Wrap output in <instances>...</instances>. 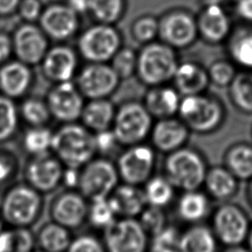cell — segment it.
I'll use <instances>...</instances> for the list:
<instances>
[{
  "label": "cell",
  "mask_w": 252,
  "mask_h": 252,
  "mask_svg": "<svg viewBox=\"0 0 252 252\" xmlns=\"http://www.w3.org/2000/svg\"><path fill=\"white\" fill-rule=\"evenodd\" d=\"M191 131L177 116L157 119L154 122L149 140L159 153L169 154L187 145Z\"/></svg>",
  "instance_id": "17"
},
{
  "label": "cell",
  "mask_w": 252,
  "mask_h": 252,
  "mask_svg": "<svg viewBox=\"0 0 252 252\" xmlns=\"http://www.w3.org/2000/svg\"><path fill=\"white\" fill-rule=\"evenodd\" d=\"M222 252H251L250 249L247 247H243L241 245H234V246H226V248Z\"/></svg>",
  "instance_id": "55"
},
{
  "label": "cell",
  "mask_w": 252,
  "mask_h": 252,
  "mask_svg": "<svg viewBox=\"0 0 252 252\" xmlns=\"http://www.w3.org/2000/svg\"><path fill=\"white\" fill-rule=\"evenodd\" d=\"M138 55L130 48L119 49L112 57L111 67L114 69L120 79H126L132 76L137 69Z\"/></svg>",
  "instance_id": "44"
},
{
  "label": "cell",
  "mask_w": 252,
  "mask_h": 252,
  "mask_svg": "<svg viewBox=\"0 0 252 252\" xmlns=\"http://www.w3.org/2000/svg\"><path fill=\"white\" fill-rule=\"evenodd\" d=\"M208 75L210 81L219 87L229 86L235 77L234 69L228 62L218 61L215 62L209 69Z\"/></svg>",
  "instance_id": "46"
},
{
  "label": "cell",
  "mask_w": 252,
  "mask_h": 252,
  "mask_svg": "<svg viewBox=\"0 0 252 252\" xmlns=\"http://www.w3.org/2000/svg\"><path fill=\"white\" fill-rule=\"evenodd\" d=\"M43 209L44 195L24 180L8 184L0 197V218L9 227L32 228Z\"/></svg>",
  "instance_id": "1"
},
{
  "label": "cell",
  "mask_w": 252,
  "mask_h": 252,
  "mask_svg": "<svg viewBox=\"0 0 252 252\" xmlns=\"http://www.w3.org/2000/svg\"><path fill=\"white\" fill-rule=\"evenodd\" d=\"M80 181V168L64 166L63 175H62V183L65 189H77Z\"/></svg>",
  "instance_id": "50"
},
{
  "label": "cell",
  "mask_w": 252,
  "mask_h": 252,
  "mask_svg": "<svg viewBox=\"0 0 252 252\" xmlns=\"http://www.w3.org/2000/svg\"><path fill=\"white\" fill-rule=\"evenodd\" d=\"M66 252H107L102 238L90 232L73 236Z\"/></svg>",
  "instance_id": "45"
},
{
  "label": "cell",
  "mask_w": 252,
  "mask_h": 252,
  "mask_svg": "<svg viewBox=\"0 0 252 252\" xmlns=\"http://www.w3.org/2000/svg\"><path fill=\"white\" fill-rule=\"evenodd\" d=\"M120 36L109 24H99L89 28L79 38V49L89 61L103 63L112 59L120 47Z\"/></svg>",
  "instance_id": "12"
},
{
  "label": "cell",
  "mask_w": 252,
  "mask_h": 252,
  "mask_svg": "<svg viewBox=\"0 0 252 252\" xmlns=\"http://www.w3.org/2000/svg\"><path fill=\"white\" fill-rule=\"evenodd\" d=\"M223 165L238 179L252 178V145L238 142L230 145L223 154Z\"/></svg>",
  "instance_id": "31"
},
{
  "label": "cell",
  "mask_w": 252,
  "mask_h": 252,
  "mask_svg": "<svg viewBox=\"0 0 252 252\" xmlns=\"http://www.w3.org/2000/svg\"><path fill=\"white\" fill-rule=\"evenodd\" d=\"M89 11L100 23L111 24L122 14L123 0H90Z\"/></svg>",
  "instance_id": "40"
},
{
  "label": "cell",
  "mask_w": 252,
  "mask_h": 252,
  "mask_svg": "<svg viewBox=\"0 0 252 252\" xmlns=\"http://www.w3.org/2000/svg\"><path fill=\"white\" fill-rule=\"evenodd\" d=\"M119 82L120 78L111 66L93 62L80 72L76 86L88 99L108 98L118 88Z\"/></svg>",
  "instance_id": "15"
},
{
  "label": "cell",
  "mask_w": 252,
  "mask_h": 252,
  "mask_svg": "<svg viewBox=\"0 0 252 252\" xmlns=\"http://www.w3.org/2000/svg\"><path fill=\"white\" fill-rule=\"evenodd\" d=\"M50 152L64 166L82 167L96 155L94 134L82 123H60L53 129Z\"/></svg>",
  "instance_id": "2"
},
{
  "label": "cell",
  "mask_w": 252,
  "mask_h": 252,
  "mask_svg": "<svg viewBox=\"0 0 252 252\" xmlns=\"http://www.w3.org/2000/svg\"><path fill=\"white\" fill-rule=\"evenodd\" d=\"M107 252H149L150 235L137 218H117L103 230Z\"/></svg>",
  "instance_id": "10"
},
{
  "label": "cell",
  "mask_w": 252,
  "mask_h": 252,
  "mask_svg": "<svg viewBox=\"0 0 252 252\" xmlns=\"http://www.w3.org/2000/svg\"><path fill=\"white\" fill-rule=\"evenodd\" d=\"M64 164L51 153L27 157L22 167L23 180L43 195L57 190L62 183Z\"/></svg>",
  "instance_id": "11"
},
{
  "label": "cell",
  "mask_w": 252,
  "mask_h": 252,
  "mask_svg": "<svg viewBox=\"0 0 252 252\" xmlns=\"http://www.w3.org/2000/svg\"><path fill=\"white\" fill-rule=\"evenodd\" d=\"M6 227V224L4 223V221L1 220V218H0V233L3 231V229Z\"/></svg>",
  "instance_id": "58"
},
{
  "label": "cell",
  "mask_w": 252,
  "mask_h": 252,
  "mask_svg": "<svg viewBox=\"0 0 252 252\" xmlns=\"http://www.w3.org/2000/svg\"><path fill=\"white\" fill-rule=\"evenodd\" d=\"M198 26L194 19L185 12L168 14L160 22L158 32L166 44L174 47H184L196 38Z\"/></svg>",
  "instance_id": "21"
},
{
  "label": "cell",
  "mask_w": 252,
  "mask_h": 252,
  "mask_svg": "<svg viewBox=\"0 0 252 252\" xmlns=\"http://www.w3.org/2000/svg\"><path fill=\"white\" fill-rule=\"evenodd\" d=\"M202 35L209 41L219 42L228 33L230 24L220 3L209 1L197 24Z\"/></svg>",
  "instance_id": "26"
},
{
  "label": "cell",
  "mask_w": 252,
  "mask_h": 252,
  "mask_svg": "<svg viewBox=\"0 0 252 252\" xmlns=\"http://www.w3.org/2000/svg\"><path fill=\"white\" fill-rule=\"evenodd\" d=\"M33 252H44V251H42V250H39V249H35Z\"/></svg>",
  "instance_id": "61"
},
{
  "label": "cell",
  "mask_w": 252,
  "mask_h": 252,
  "mask_svg": "<svg viewBox=\"0 0 252 252\" xmlns=\"http://www.w3.org/2000/svg\"><path fill=\"white\" fill-rule=\"evenodd\" d=\"M42 11L43 6L40 0H22L17 13L24 22L33 23L39 20Z\"/></svg>",
  "instance_id": "49"
},
{
  "label": "cell",
  "mask_w": 252,
  "mask_h": 252,
  "mask_svg": "<svg viewBox=\"0 0 252 252\" xmlns=\"http://www.w3.org/2000/svg\"><path fill=\"white\" fill-rule=\"evenodd\" d=\"M246 242L248 244V248L252 252V225L250 226V229H249V232H248V235L246 238Z\"/></svg>",
  "instance_id": "56"
},
{
  "label": "cell",
  "mask_w": 252,
  "mask_h": 252,
  "mask_svg": "<svg viewBox=\"0 0 252 252\" xmlns=\"http://www.w3.org/2000/svg\"><path fill=\"white\" fill-rule=\"evenodd\" d=\"M22 124L17 101L0 94V145L17 139Z\"/></svg>",
  "instance_id": "33"
},
{
  "label": "cell",
  "mask_w": 252,
  "mask_h": 252,
  "mask_svg": "<svg viewBox=\"0 0 252 252\" xmlns=\"http://www.w3.org/2000/svg\"><path fill=\"white\" fill-rule=\"evenodd\" d=\"M40 64L43 76L58 84L72 81L77 67V57L70 47L57 45L48 48Z\"/></svg>",
  "instance_id": "20"
},
{
  "label": "cell",
  "mask_w": 252,
  "mask_h": 252,
  "mask_svg": "<svg viewBox=\"0 0 252 252\" xmlns=\"http://www.w3.org/2000/svg\"><path fill=\"white\" fill-rule=\"evenodd\" d=\"M53 129L49 126H26L21 130L19 146L27 157L38 156L50 152Z\"/></svg>",
  "instance_id": "32"
},
{
  "label": "cell",
  "mask_w": 252,
  "mask_h": 252,
  "mask_svg": "<svg viewBox=\"0 0 252 252\" xmlns=\"http://www.w3.org/2000/svg\"><path fill=\"white\" fill-rule=\"evenodd\" d=\"M22 123L26 126H49L51 113L45 98L27 95L19 103Z\"/></svg>",
  "instance_id": "36"
},
{
  "label": "cell",
  "mask_w": 252,
  "mask_h": 252,
  "mask_svg": "<svg viewBox=\"0 0 252 252\" xmlns=\"http://www.w3.org/2000/svg\"><path fill=\"white\" fill-rule=\"evenodd\" d=\"M250 226L247 214L235 203L222 202L212 213L211 228L218 241L225 247L245 242Z\"/></svg>",
  "instance_id": "9"
},
{
  "label": "cell",
  "mask_w": 252,
  "mask_h": 252,
  "mask_svg": "<svg viewBox=\"0 0 252 252\" xmlns=\"http://www.w3.org/2000/svg\"><path fill=\"white\" fill-rule=\"evenodd\" d=\"M220 242L211 226L206 224H189L180 233L178 249L180 252H218Z\"/></svg>",
  "instance_id": "28"
},
{
  "label": "cell",
  "mask_w": 252,
  "mask_h": 252,
  "mask_svg": "<svg viewBox=\"0 0 252 252\" xmlns=\"http://www.w3.org/2000/svg\"><path fill=\"white\" fill-rule=\"evenodd\" d=\"M118 218L109 197L89 201L87 221L95 229L104 230Z\"/></svg>",
  "instance_id": "38"
},
{
  "label": "cell",
  "mask_w": 252,
  "mask_h": 252,
  "mask_svg": "<svg viewBox=\"0 0 252 252\" xmlns=\"http://www.w3.org/2000/svg\"><path fill=\"white\" fill-rule=\"evenodd\" d=\"M163 252H180L178 248H174V249H169V250H166V251H163Z\"/></svg>",
  "instance_id": "59"
},
{
  "label": "cell",
  "mask_w": 252,
  "mask_h": 252,
  "mask_svg": "<svg viewBox=\"0 0 252 252\" xmlns=\"http://www.w3.org/2000/svg\"><path fill=\"white\" fill-rule=\"evenodd\" d=\"M118 171L107 157L95 156L80 167L78 190L89 200L106 198L119 184Z\"/></svg>",
  "instance_id": "7"
},
{
  "label": "cell",
  "mask_w": 252,
  "mask_h": 252,
  "mask_svg": "<svg viewBox=\"0 0 252 252\" xmlns=\"http://www.w3.org/2000/svg\"><path fill=\"white\" fill-rule=\"evenodd\" d=\"M116 112L115 105L108 98L89 99L80 117L81 123L93 133L110 129Z\"/></svg>",
  "instance_id": "27"
},
{
  "label": "cell",
  "mask_w": 252,
  "mask_h": 252,
  "mask_svg": "<svg viewBox=\"0 0 252 252\" xmlns=\"http://www.w3.org/2000/svg\"><path fill=\"white\" fill-rule=\"evenodd\" d=\"M89 200L77 189H64L50 201V220L69 228H80L88 218Z\"/></svg>",
  "instance_id": "13"
},
{
  "label": "cell",
  "mask_w": 252,
  "mask_h": 252,
  "mask_svg": "<svg viewBox=\"0 0 252 252\" xmlns=\"http://www.w3.org/2000/svg\"><path fill=\"white\" fill-rule=\"evenodd\" d=\"M211 198L200 189L182 191L175 203L177 218L188 224L202 222L211 212Z\"/></svg>",
  "instance_id": "22"
},
{
  "label": "cell",
  "mask_w": 252,
  "mask_h": 252,
  "mask_svg": "<svg viewBox=\"0 0 252 252\" xmlns=\"http://www.w3.org/2000/svg\"><path fill=\"white\" fill-rule=\"evenodd\" d=\"M204 191L218 202H227L232 199L239 188V180L222 164L209 166L203 183Z\"/></svg>",
  "instance_id": "23"
},
{
  "label": "cell",
  "mask_w": 252,
  "mask_h": 252,
  "mask_svg": "<svg viewBox=\"0 0 252 252\" xmlns=\"http://www.w3.org/2000/svg\"><path fill=\"white\" fill-rule=\"evenodd\" d=\"M159 24L155 18L143 17L137 20L133 26L134 36L142 42L152 40L158 32Z\"/></svg>",
  "instance_id": "47"
},
{
  "label": "cell",
  "mask_w": 252,
  "mask_h": 252,
  "mask_svg": "<svg viewBox=\"0 0 252 252\" xmlns=\"http://www.w3.org/2000/svg\"><path fill=\"white\" fill-rule=\"evenodd\" d=\"M247 192H248V199H249V201L252 205V178L249 180V185H248Z\"/></svg>",
  "instance_id": "57"
},
{
  "label": "cell",
  "mask_w": 252,
  "mask_h": 252,
  "mask_svg": "<svg viewBox=\"0 0 252 252\" xmlns=\"http://www.w3.org/2000/svg\"><path fill=\"white\" fill-rule=\"evenodd\" d=\"M147 205L164 209L175 198L176 188L164 174H154L142 186Z\"/></svg>",
  "instance_id": "34"
},
{
  "label": "cell",
  "mask_w": 252,
  "mask_h": 252,
  "mask_svg": "<svg viewBox=\"0 0 252 252\" xmlns=\"http://www.w3.org/2000/svg\"><path fill=\"white\" fill-rule=\"evenodd\" d=\"M154 118L143 102L129 100L116 108L111 126L122 147L144 143L150 137Z\"/></svg>",
  "instance_id": "5"
},
{
  "label": "cell",
  "mask_w": 252,
  "mask_h": 252,
  "mask_svg": "<svg viewBox=\"0 0 252 252\" xmlns=\"http://www.w3.org/2000/svg\"><path fill=\"white\" fill-rule=\"evenodd\" d=\"M208 168L202 152L187 145L167 154L163 161V174L181 191L201 189Z\"/></svg>",
  "instance_id": "4"
},
{
  "label": "cell",
  "mask_w": 252,
  "mask_h": 252,
  "mask_svg": "<svg viewBox=\"0 0 252 252\" xmlns=\"http://www.w3.org/2000/svg\"><path fill=\"white\" fill-rule=\"evenodd\" d=\"M38 22L47 37L57 40L71 37L79 25L78 14L68 4H52L44 8Z\"/></svg>",
  "instance_id": "19"
},
{
  "label": "cell",
  "mask_w": 252,
  "mask_h": 252,
  "mask_svg": "<svg viewBox=\"0 0 252 252\" xmlns=\"http://www.w3.org/2000/svg\"><path fill=\"white\" fill-rule=\"evenodd\" d=\"M118 218H138L147 202L142 186L119 183L109 196Z\"/></svg>",
  "instance_id": "25"
},
{
  "label": "cell",
  "mask_w": 252,
  "mask_h": 252,
  "mask_svg": "<svg viewBox=\"0 0 252 252\" xmlns=\"http://www.w3.org/2000/svg\"><path fill=\"white\" fill-rule=\"evenodd\" d=\"M35 233L28 227L7 226L0 233V252H33Z\"/></svg>",
  "instance_id": "35"
},
{
  "label": "cell",
  "mask_w": 252,
  "mask_h": 252,
  "mask_svg": "<svg viewBox=\"0 0 252 252\" xmlns=\"http://www.w3.org/2000/svg\"><path fill=\"white\" fill-rule=\"evenodd\" d=\"M94 134V143L96 149V155L107 157L113 151L120 146L113 131L110 129L99 131Z\"/></svg>",
  "instance_id": "48"
},
{
  "label": "cell",
  "mask_w": 252,
  "mask_h": 252,
  "mask_svg": "<svg viewBox=\"0 0 252 252\" xmlns=\"http://www.w3.org/2000/svg\"><path fill=\"white\" fill-rule=\"evenodd\" d=\"M52 119L59 123L80 120L85 105L84 95L72 81L54 84L45 96Z\"/></svg>",
  "instance_id": "14"
},
{
  "label": "cell",
  "mask_w": 252,
  "mask_h": 252,
  "mask_svg": "<svg viewBox=\"0 0 252 252\" xmlns=\"http://www.w3.org/2000/svg\"><path fill=\"white\" fill-rule=\"evenodd\" d=\"M21 169L17 153L5 145H0V187L14 182Z\"/></svg>",
  "instance_id": "39"
},
{
  "label": "cell",
  "mask_w": 252,
  "mask_h": 252,
  "mask_svg": "<svg viewBox=\"0 0 252 252\" xmlns=\"http://www.w3.org/2000/svg\"><path fill=\"white\" fill-rule=\"evenodd\" d=\"M180 100V94L175 88L161 85L147 92L143 104L154 119H161L177 115Z\"/></svg>",
  "instance_id": "24"
},
{
  "label": "cell",
  "mask_w": 252,
  "mask_h": 252,
  "mask_svg": "<svg viewBox=\"0 0 252 252\" xmlns=\"http://www.w3.org/2000/svg\"><path fill=\"white\" fill-rule=\"evenodd\" d=\"M175 89L182 95L204 93L210 78L208 72L195 63L186 62L178 65L173 77Z\"/></svg>",
  "instance_id": "29"
},
{
  "label": "cell",
  "mask_w": 252,
  "mask_h": 252,
  "mask_svg": "<svg viewBox=\"0 0 252 252\" xmlns=\"http://www.w3.org/2000/svg\"><path fill=\"white\" fill-rule=\"evenodd\" d=\"M71 231L50 220L35 232L36 247L44 252H66L73 238Z\"/></svg>",
  "instance_id": "30"
},
{
  "label": "cell",
  "mask_w": 252,
  "mask_h": 252,
  "mask_svg": "<svg viewBox=\"0 0 252 252\" xmlns=\"http://www.w3.org/2000/svg\"><path fill=\"white\" fill-rule=\"evenodd\" d=\"M137 219L150 236L159 231L168 223L164 209L149 205L146 206Z\"/></svg>",
  "instance_id": "43"
},
{
  "label": "cell",
  "mask_w": 252,
  "mask_h": 252,
  "mask_svg": "<svg viewBox=\"0 0 252 252\" xmlns=\"http://www.w3.org/2000/svg\"><path fill=\"white\" fill-rule=\"evenodd\" d=\"M22 0H0V16H10L18 11Z\"/></svg>",
  "instance_id": "52"
},
{
  "label": "cell",
  "mask_w": 252,
  "mask_h": 252,
  "mask_svg": "<svg viewBox=\"0 0 252 252\" xmlns=\"http://www.w3.org/2000/svg\"><path fill=\"white\" fill-rule=\"evenodd\" d=\"M115 165L121 182L143 186L155 174L157 151L145 142L124 147Z\"/></svg>",
  "instance_id": "8"
},
{
  "label": "cell",
  "mask_w": 252,
  "mask_h": 252,
  "mask_svg": "<svg viewBox=\"0 0 252 252\" xmlns=\"http://www.w3.org/2000/svg\"><path fill=\"white\" fill-rule=\"evenodd\" d=\"M32 66L16 59L0 66V94L18 101L29 95L33 86Z\"/></svg>",
  "instance_id": "18"
},
{
  "label": "cell",
  "mask_w": 252,
  "mask_h": 252,
  "mask_svg": "<svg viewBox=\"0 0 252 252\" xmlns=\"http://www.w3.org/2000/svg\"><path fill=\"white\" fill-rule=\"evenodd\" d=\"M181 231L174 225L166 224L159 231L150 236L149 252H163L178 248Z\"/></svg>",
  "instance_id": "42"
},
{
  "label": "cell",
  "mask_w": 252,
  "mask_h": 252,
  "mask_svg": "<svg viewBox=\"0 0 252 252\" xmlns=\"http://www.w3.org/2000/svg\"><path fill=\"white\" fill-rule=\"evenodd\" d=\"M209 1H212V2H216V3H222V2H225V1H230V0H209Z\"/></svg>",
  "instance_id": "60"
},
{
  "label": "cell",
  "mask_w": 252,
  "mask_h": 252,
  "mask_svg": "<svg viewBox=\"0 0 252 252\" xmlns=\"http://www.w3.org/2000/svg\"><path fill=\"white\" fill-rule=\"evenodd\" d=\"M237 12L242 18L252 21V0H239Z\"/></svg>",
  "instance_id": "53"
},
{
  "label": "cell",
  "mask_w": 252,
  "mask_h": 252,
  "mask_svg": "<svg viewBox=\"0 0 252 252\" xmlns=\"http://www.w3.org/2000/svg\"><path fill=\"white\" fill-rule=\"evenodd\" d=\"M13 53L17 59L30 65H37L48 50L47 35L33 23L19 26L12 36Z\"/></svg>",
  "instance_id": "16"
},
{
  "label": "cell",
  "mask_w": 252,
  "mask_h": 252,
  "mask_svg": "<svg viewBox=\"0 0 252 252\" xmlns=\"http://www.w3.org/2000/svg\"><path fill=\"white\" fill-rule=\"evenodd\" d=\"M13 54L12 36L0 32V66L9 61Z\"/></svg>",
  "instance_id": "51"
},
{
  "label": "cell",
  "mask_w": 252,
  "mask_h": 252,
  "mask_svg": "<svg viewBox=\"0 0 252 252\" xmlns=\"http://www.w3.org/2000/svg\"><path fill=\"white\" fill-rule=\"evenodd\" d=\"M229 96L234 107L246 114H252V75L239 74L229 85Z\"/></svg>",
  "instance_id": "37"
},
{
  "label": "cell",
  "mask_w": 252,
  "mask_h": 252,
  "mask_svg": "<svg viewBox=\"0 0 252 252\" xmlns=\"http://www.w3.org/2000/svg\"><path fill=\"white\" fill-rule=\"evenodd\" d=\"M232 57L240 65L252 68V31H242L234 37L230 45Z\"/></svg>",
  "instance_id": "41"
},
{
  "label": "cell",
  "mask_w": 252,
  "mask_h": 252,
  "mask_svg": "<svg viewBox=\"0 0 252 252\" xmlns=\"http://www.w3.org/2000/svg\"><path fill=\"white\" fill-rule=\"evenodd\" d=\"M177 67L176 55L170 45L151 43L138 55L136 72L142 83L156 87L172 80Z\"/></svg>",
  "instance_id": "6"
},
{
  "label": "cell",
  "mask_w": 252,
  "mask_h": 252,
  "mask_svg": "<svg viewBox=\"0 0 252 252\" xmlns=\"http://www.w3.org/2000/svg\"><path fill=\"white\" fill-rule=\"evenodd\" d=\"M68 5L77 14H81L90 9V0H68Z\"/></svg>",
  "instance_id": "54"
},
{
  "label": "cell",
  "mask_w": 252,
  "mask_h": 252,
  "mask_svg": "<svg viewBox=\"0 0 252 252\" xmlns=\"http://www.w3.org/2000/svg\"><path fill=\"white\" fill-rule=\"evenodd\" d=\"M177 116L191 133L210 135L219 131L226 120V108L219 98L204 93L183 95Z\"/></svg>",
  "instance_id": "3"
}]
</instances>
